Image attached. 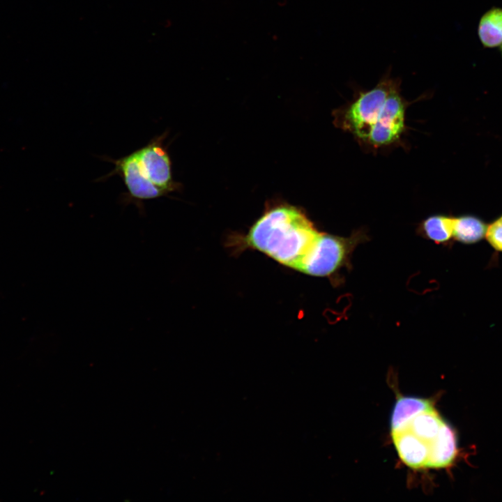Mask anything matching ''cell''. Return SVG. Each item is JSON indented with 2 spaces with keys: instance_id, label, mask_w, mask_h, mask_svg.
Listing matches in <instances>:
<instances>
[{
  "instance_id": "6da1fadb",
  "label": "cell",
  "mask_w": 502,
  "mask_h": 502,
  "mask_svg": "<svg viewBox=\"0 0 502 502\" xmlns=\"http://www.w3.org/2000/svg\"><path fill=\"white\" fill-rule=\"evenodd\" d=\"M319 234L301 210L281 205L265 212L245 241L276 261L298 271Z\"/></svg>"
},
{
  "instance_id": "7a4b0ae2",
  "label": "cell",
  "mask_w": 502,
  "mask_h": 502,
  "mask_svg": "<svg viewBox=\"0 0 502 502\" xmlns=\"http://www.w3.org/2000/svg\"><path fill=\"white\" fill-rule=\"evenodd\" d=\"M167 132L155 136L145 146L117 160L109 159L114 169L102 178L119 176L128 190V203H136L144 213L142 202L167 196L179 188L172 176V161L164 141Z\"/></svg>"
},
{
  "instance_id": "3957f363",
  "label": "cell",
  "mask_w": 502,
  "mask_h": 502,
  "mask_svg": "<svg viewBox=\"0 0 502 502\" xmlns=\"http://www.w3.org/2000/svg\"><path fill=\"white\" fill-rule=\"evenodd\" d=\"M390 73L391 68H388L374 88L360 91L356 99L344 112L343 128L365 142L376 123L390 91L401 82L400 78L392 77Z\"/></svg>"
},
{
  "instance_id": "277c9868",
  "label": "cell",
  "mask_w": 502,
  "mask_h": 502,
  "mask_svg": "<svg viewBox=\"0 0 502 502\" xmlns=\"http://www.w3.org/2000/svg\"><path fill=\"white\" fill-rule=\"evenodd\" d=\"M362 240L363 234L358 233L346 238L320 233L298 271L312 276H329L346 265Z\"/></svg>"
},
{
  "instance_id": "5b68a950",
  "label": "cell",
  "mask_w": 502,
  "mask_h": 502,
  "mask_svg": "<svg viewBox=\"0 0 502 502\" xmlns=\"http://www.w3.org/2000/svg\"><path fill=\"white\" fill-rule=\"evenodd\" d=\"M400 84L398 82L390 91L370 132L367 142L374 147L395 142L404 130L405 102L400 95Z\"/></svg>"
},
{
  "instance_id": "8992f818",
  "label": "cell",
  "mask_w": 502,
  "mask_h": 502,
  "mask_svg": "<svg viewBox=\"0 0 502 502\" xmlns=\"http://www.w3.org/2000/svg\"><path fill=\"white\" fill-rule=\"evenodd\" d=\"M397 452L401 460L414 469L426 468L429 444L408 429L391 432Z\"/></svg>"
},
{
  "instance_id": "52a82bcc",
  "label": "cell",
  "mask_w": 502,
  "mask_h": 502,
  "mask_svg": "<svg viewBox=\"0 0 502 502\" xmlns=\"http://www.w3.org/2000/svg\"><path fill=\"white\" fill-rule=\"evenodd\" d=\"M457 454V439L455 430L446 422L436 438L429 444L426 468L443 469L454 462Z\"/></svg>"
},
{
  "instance_id": "ba28073f",
  "label": "cell",
  "mask_w": 502,
  "mask_h": 502,
  "mask_svg": "<svg viewBox=\"0 0 502 502\" xmlns=\"http://www.w3.org/2000/svg\"><path fill=\"white\" fill-rule=\"evenodd\" d=\"M433 406V403L427 399L409 396L399 397L391 416V432L404 429L411 419Z\"/></svg>"
},
{
  "instance_id": "9c48e42d",
  "label": "cell",
  "mask_w": 502,
  "mask_h": 502,
  "mask_svg": "<svg viewBox=\"0 0 502 502\" xmlns=\"http://www.w3.org/2000/svg\"><path fill=\"white\" fill-rule=\"evenodd\" d=\"M445 423L446 421L433 406L411 419L404 429L409 430L417 437L429 444L438 435Z\"/></svg>"
},
{
  "instance_id": "30bf717a",
  "label": "cell",
  "mask_w": 502,
  "mask_h": 502,
  "mask_svg": "<svg viewBox=\"0 0 502 502\" xmlns=\"http://www.w3.org/2000/svg\"><path fill=\"white\" fill-rule=\"evenodd\" d=\"M478 33L482 45L487 48L502 45V8H493L480 18Z\"/></svg>"
},
{
  "instance_id": "8fae6325",
  "label": "cell",
  "mask_w": 502,
  "mask_h": 502,
  "mask_svg": "<svg viewBox=\"0 0 502 502\" xmlns=\"http://www.w3.org/2000/svg\"><path fill=\"white\" fill-rule=\"evenodd\" d=\"M454 218L444 215H432L420 225V232L426 238L437 244L448 241L453 236Z\"/></svg>"
},
{
  "instance_id": "7c38bea8",
  "label": "cell",
  "mask_w": 502,
  "mask_h": 502,
  "mask_svg": "<svg viewBox=\"0 0 502 502\" xmlns=\"http://www.w3.org/2000/svg\"><path fill=\"white\" fill-rule=\"evenodd\" d=\"M487 229L482 220L473 216L454 218L453 236L464 243L471 244L480 241L485 236Z\"/></svg>"
},
{
  "instance_id": "4fadbf2b",
  "label": "cell",
  "mask_w": 502,
  "mask_h": 502,
  "mask_svg": "<svg viewBox=\"0 0 502 502\" xmlns=\"http://www.w3.org/2000/svg\"><path fill=\"white\" fill-rule=\"evenodd\" d=\"M485 236L495 250L502 252V218L487 227Z\"/></svg>"
},
{
  "instance_id": "5bb4252c",
  "label": "cell",
  "mask_w": 502,
  "mask_h": 502,
  "mask_svg": "<svg viewBox=\"0 0 502 502\" xmlns=\"http://www.w3.org/2000/svg\"><path fill=\"white\" fill-rule=\"evenodd\" d=\"M499 48H500V50H501V54H502V45H501V46Z\"/></svg>"
},
{
  "instance_id": "9a60e30c",
  "label": "cell",
  "mask_w": 502,
  "mask_h": 502,
  "mask_svg": "<svg viewBox=\"0 0 502 502\" xmlns=\"http://www.w3.org/2000/svg\"><path fill=\"white\" fill-rule=\"evenodd\" d=\"M502 218V217H501Z\"/></svg>"
}]
</instances>
